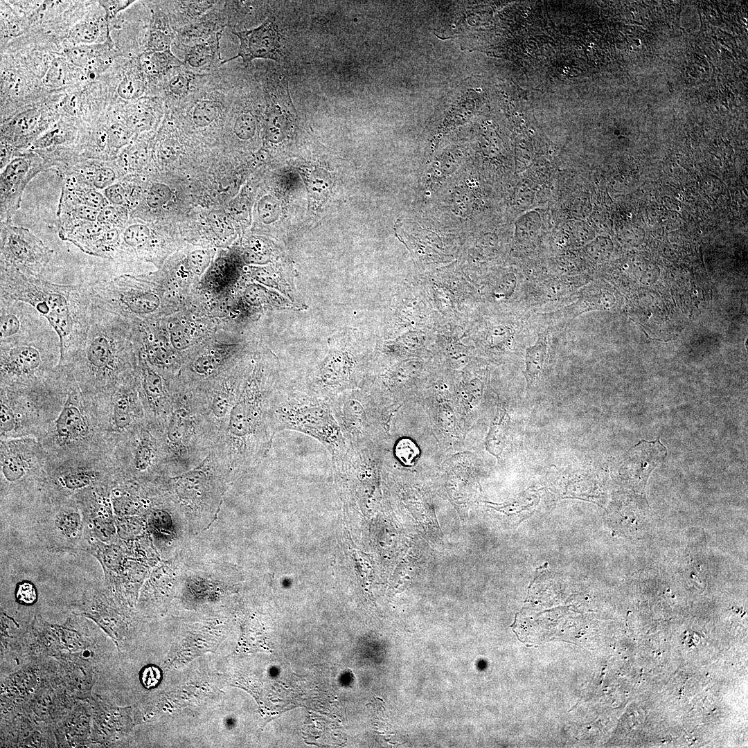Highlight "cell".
Returning <instances> with one entry per match:
<instances>
[{"label": "cell", "mask_w": 748, "mask_h": 748, "mask_svg": "<svg viewBox=\"0 0 748 748\" xmlns=\"http://www.w3.org/2000/svg\"><path fill=\"white\" fill-rule=\"evenodd\" d=\"M1 300L29 304L47 319L60 339V361L77 348L89 328L87 296L75 286L52 283L41 275L1 265Z\"/></svg>", "instance_id": "6da1fadb"}, {"label": "cell", "mask_w": 748, "mask_h": 748, "mask_svg": "<svg viewBox=\"0 0 748 748\" xmlns=\"http://www.w3.org/2000/svg\"><path fill=\"white\" fill-rule=\"evenodd\" d=\"M271 422L275 434L292 430L317 439L330 452L332 460L341 458L348 450L330 402L301 389L277 391Z\"/></svg>", "instance_id": "7a4b0ae2"}, {"label": "cell", "mask_w": 748, "mask_h": 748, "mask_svg": "<svg viewBox=\"0 0 748 748\" xmlns=\"http://www.w3.org/2000/svg\"><path fill=\"white\" fill-rule=\"evenodd\" d=\"M98 308V307H97ZM91 312L86 335L70 355L80 365L84 377L97 385H108L118 366L116 341L109 312L98 308ZM65 361V362H66Z\"/></svg>", "instance_id": "3957f363"}, {"label": "cell", "mask_w": 748, "mask_h": 748, "mask_svg": "<svg viewBox=\"0 0 748 748\" xmlns=\"http://www.w3.org/2000/svg\"><path fill=\"white\" fill-rule=\"evenodd\" d=\"M0 235L1 265L24 274L42 275L53 250L29 229L12 223H1Z\"/></svg>", "instance_id": "277c9868"}, {"label": "cell", "mask_w": 748, "mask_h": 748, "mask_svg": "<svg viewBox=\"0 0 748 748\" xmlns=\"http://www.w3.org/2000/svg\"><path fill=\"white\" fill-rule=\"evenodd\" d=\"M44 159L33 152H19L1 170V223H12L20 208L23 193L28 183L39 173L48 170Z\"/></svg>", "instance_id": "5b68a950"}, {"label": "cell", "mask_w": 748, "mask_h": 748, "mask_svg": "<svg viewBox=\"0 0 748 748\" xmlns=\"http://www.w3.org/2000/svg\"><path fill=\"white\" fill-rule=\"evenodd\" d=\"M58 235L85 253L109 258L120 245L121 230L98 221H72L59 225Z\"/></svg>", "instance_id": "8992f818"}, {"label": "cell", "mask_w": 748, "mask_h": 748, "mask_svg": "<svg viewBox=\"0 0 748 748\" xmlns=\"http://www.w3.org/2000/svg\"><path fill=\"white\" fill-rule=\"evenodd\" d=\"M40 350L31 343L1 342V381L30 384L44 371Z\"/></svg>", "instance_id": "52a82bcc"}, {"label": "cell", "mask_w": 748, "mask_h": 748, "mask_svg": "<svg viewBox=\"0 0 748 748\" xmlns=\"http://www.w3.org/2000/svg\"><path fill=\"white\" fill-rule=\"evenodd\" d=\"M233 33L239 39V48L235 56L223 60L222 66L238 57H241L244 64L260 58L276 62L281 60L282 37L272 18H267L256 28L233 31Z\"/></svg>", "instance_id": "ba28073f"}, {"label": "cell", "mask_w": 748, "mask_h": 748, "mask_svg": "<svg viewBox=\"0 0 748 748\" xmlns=\"http://www.w3.org/2000/svg\"><path fill=\"white\" fill-rule=\"evenodd\" d=\"M206 75L196 74L184 64L175 67L159 81L155 96L163 101L167 109L176 108L195 92Z\"/></svg>", "instance_id": "9c48e42d"}, {"label": "cell", "mask_w": 748, "mask_h": 748, "mask_svg": "<svg viewBox=\"0 0 748 748\" xmlns=\"http://www.w3.org/2000/svg\"><path fill=\"white\" fill-rule=\"evenodd\" d=\"M224 2L218 1L201 17L179 29L175 33L174 45L181 48L205 42L217 33H223L228 27Z\"/></svg>", "instance_id": "30bf717a"}, {"label": "cell", "mask_w": 748, "mask_h": 748, "mask_svg": "<svg viewBox=\"0 0 748 748\" xmlns=\"http://www.w3.org/2000/svg\"><path fill=\"white\" fill-rule=\"evenodd\" d=\"M54 431L62 445L78 443L89 434V424L84 411L75 399L69 395L55 423Z\"/></svg>", "instance_id": "8fae6325"}, {"label": "cell", "mask_w": 748, "mask_h": 748, "mask_svg": "<svg viewBox=\"0 0 748 748\" xmlns=\"http://www.w3.org/2000/svg\"><path fill=\"white\" fill-rule=\"evenodd\" d=\"M24 440H1L0 465L3 479L10 483L24 479L34 465V455Z\"/></svg>", "instance_id": "7c38bea8"}, {"label": "cell", "mask_w": 748, "mask_h": 748, "mask_svg": "<svg viewBox=\"0 0 748 748\" xmlns=\"http://www.w3.org/2000/svg\"><path fill=\"white\" fill-rule=\"evenodd\" d=\"M222 37V33H217L205 42L181 48L184 66L199 75L210 74L217 71L222 66L224 60L220 53Z\"/></svg>", "instance_id": "4fadbf2b"}, {"label": "cell", "mask_w": 748, "mask_h": 748, "mask_svg": "<svg viewBox=\"0 0 748 748\" xmlns=\"http://www.w3.org/2000/svg\"><path fill=\"white\" fill-rule=\"evenodd\" d=\"M165 114L166 105L160 98L142 97L127 106L123 122L134 134H141L152 130Z\"/></svg>", "instance_id": "5bb4252c"}, {"label": "cell", "mask_w": 748, "mask_h": 748, "mask_svg": "<svg viewBox=\"0 0 748 748\" xmlns=\"http://www.w3.org/2000/svg\"><path fill=\"white\" fill-rule=\"evenodd\" d=\"M176 33L211 10L218 1H160Z\"/></svg>", "instance_id": "9a60e30c"}, {"label": "cell", "mask_w": 748, "mask_h": 748, "mask_svg": "<svg viewBox=\"0 0 748 748\" xmlns=\"http://www.w3.org/2000/svg\"><path fill=\"white\" fill-rule=\"evenodd\" d=\"M137 61L148 82L152 84L154 89L172 69L184 64L183 61L176 57L171 50L164 52L143 51Z\"/></svg>", "instance_id": "2e32d148"}, {"label": "cell", "mask_w": 748, "mask_h": 748, "mask_svg": "<svg viewBox=\"0 0 748 748\" xmlns=\"http://www.w3.org/2000/svg\"><path fill=\"white\" fill-rule=\"evenodd\" d=\"M549 345V332L544 331L537 334V338L533 345L526 347L525 351L524 376L527 390H529L537 380L544 368Z\"/></svg>", "instance_id": "e0dca14e"}, {"label": "cell", "mask_w": 748, "mask_h": 748, "mask_svg": "<svg viewBox=\"0 0 748 748\" xmlns=\"http://www.w3.org/2000/svg\"><path fill=\"white\" fill-rule=\"evenodd\" d=\"M141 375V384L147 403L152 411L162 414L163 421L169 411L170 404L164 402L165 392L161 377L145 364Z\"/></svg>", "instance_id": "ac0fdd59"}, {"label": "cell", "mask_w": 748, "mask_h": 748, "mask_svg": "<svg viewBox=\"0 0 748 748\" xmlns=\"http://www.w3.org/2000/svg\"><path fill=\"white\" fill-rule=\"evenodd\" d=\"M148 80L139 63L127 71L117 87L118 96L125 100L134 101L145 94Z\"/></svg>", "instance_id": "d6986e66"}, {"label": "cell", "mask_w": 748, "mask_h": 748, "mask_svg": "<svg viewBox=\"0 0 748 748\" xmlns=\"http://www.w3.org/2000/svg\"><path fill=\"white\" fill-rule=\"evenodd\" d=\"M137 404L129 395L120 394L114 400L112 421L114 429L124 431L130 428L134 418Z\"/></svg>", "instance_id": "ffe728a7"}, {"label": "cell", "mask_w": 748, "mask_h": 748, "mask_svg": "<svg viewBox=\"0 0 748 748\" xmlns=\"http://www.w3.org/2000/svg\"><path fill=\"white\" fill-rule=\"evenodd\" d=\"M75 130L66 123L57 125L39 136L30 145L33 150H46L73 139Z\"/></svg>", "instance_id": "44dd1931"}, {"label": "cell", "mask_w": 748, "mask_h": 748, "mask_svg": "<svg viewBox=\"0 0 748 748\" xmlns=\"http://www.w3.org/2000/svg\"><path fill=\"white\" fill-rule=\"evenodd\" d=\"M206 474L205 472L197 468L184 474L178 480L177 486L180 494L185 497H199L206 487Z\"/></svg>", "instance_id": "7402d4cb"}, {"label": "cell", "mask_w": 748, "mask_h": 748, "mask_svg": "<svg viewBox=\"0 0 748 748\" xmlns=\"http://www.w3.org/2000/svg\"><path fill=\"white\" fill-rule=\"evenodd\" d=\"M55 527L62 536L75 538L80 533L82 528L80 514L75 510L61 512L55 519Z\"/></svg>", "instance_id": "603a6c76"}, {"label": "cell", "mask_w": 748, "mask_h": 748, "mask_svg": "<svg viewBox=\"0 0 748 748\" xmlns=\"http://www.w3.org/2000/svg\"><path fill=\"white\" fill-rule=\"evenodd\" d=\"M152 236L150 228L142 223H134L125 226L122 230L121 240L130 247H141L148 243Z\"/></svg>", "instance_id": "cb8c5ba5"}, {"label": "cell", "mask_w": 748, "mask_h": 748, "mask_svg": "<svg viewBox=\"0 0 748 748\" xmlns=\"http://www.w3.org/2000/svg\"><path fill=\"white\" fill-rule=\"evenodd\" d=\"M175 33L150 28L143 51L164 52L171 50L175 44Z\"/></svg>", "instance_id": "d4e9b609"}, {"label": "cell", "mask_w": 748, "mask_h": 748, "mask_svg": "<svg viewBox=\"0 0 748 748\" xmlns=\"http://www.w3.org/2000/svg\"><path fill=\"white\" fill-rule=\"evenodd\" d=\"M3 305L6 306L5 304ZM21 326V321L19 315L12 312V310H8V308L6 310L3 305H1V342L13 341L14 337L19 333Z\"/></svg>", "instance_id": "484cf974"}, {"label": "cell", "mask_w": 748, "mask_h": 748, "mask_svg": "<svg viewBox=\"0 0 748 748\" xmlns=\"http://www.w3.org/2000/svg\"><path fill=\"white\" fill-rule=\"evenodd\" d=\"M128 215L126 207L109 204L99 210L97 221L123 229L128 221Z\"/></svg>", "instance_id": "4316f807"}, {"label": "cell", "mask_w": 748, "mask_h": 748, "mask_svg": "<svg viewBox=\"0 0 748 748\" xmlns=\"http://www.w3.org/2000/svg\"><path fill=\"white\" fill-rule=\"evenodd\" d=\"M109 148L112 156L116 151L128 145L134 134L123 122H115L107 126Z\"/></svg>", "instance_id": "83f0119b"}, {"label": "cell", "mask_w": 748, "mask_h": 748, "mask_svg": "<svg viewBox=\"0 0 748 748\" xmlns=\"http://www.w3.org/2000/svg\"><path fill=\"white\" fill-rule=\"evenodd\" d=\"M95 474L91 471L76 469L66 472L60 479L62 486L69 490H78L91 484Z\"/></svg>", "instance_id": "f1b7e54d"}, {"label": "cell", "mask_w": 748, "mask_h": 748, "mask_svg": "<svg viewBox=\"0 0 748 748\" xmlns=\"http://www.w3.org/2000/svg\"><path fill=\"white\" fill-rule=\"evenodd\" d=\"M70 37L80 44H91L99 35L98 24L93 21H82L75 24L69 31Z\"/></svg>", "instance_id": "f546056e"}, {"label": "cell", "mask_w": 748, "mask_h": 748, "mask_svg": "<svg viewBox=\"0 0 748 748\" xmlns=\"http://www.w3.org/2000/svg\"><path fill=\"white\" fill-rule=\"evenodd\" d=\"M172 195V190L168 185L155 182L149 187L145 201L150 208L156 209L166 204L171 199Z\"/></svg>", "instance_id": "4dcf8cb0"}, {"label": "cell", "mask_w": 748, "mask_h": 748, "mask_svg": "<svg viewBox=\"0 0 748 748\" xmlns=\"http://www.w3.org/2000/svg\"><path fill=\"white\" fill-rule=\"evenodd\" d=\"M208 221L213 233L220 238H225L233 233L232 223L222 210L210 212Z\"/></svg>", "instance_id": "1f68e13d"}, {"label": "cell", "mask_w": 748, "mask_h": 748, "mask_svg": "<svg viewBox=\"0 0 748 748\" xmlns=\"http://www.w3.org/2000/svg\"><path fill=\"white\" fill-rule=\"evenodd\" d=\"M396 457L405 465L413 464L419 456V449L415 443L409 438L398 441L395 447Z\"/></svg>", "instance_id": "d6a6232c"}, {"label": "cell", "mask_w": 748, "mask_h": 748, "mask_svg": "<svg viewBox=\"0 0 748 748\" xmlns=\"http://www.w3.org/2000/svg\"><path fill=\"white\" fill-rule=\"evenodd\" d=\"M109 204L126 207L128 205V192L125 184L119 181L103 190Z\"/></svg>", "instance_id": "836d02e7"}, {"label": "cell", "mask_w": 748, "mask_h": 748, "mask_svg": "<svg viewBox=\"0 0 748 748\" xmlns=\"http://www.w3.org/2000/svg\"><path fill=\"white\" fill-rule=\"evenodd\" d=\"M66 81V69L61 60L53 61L44 78V83L51 87H61Z\"/></svg>", "instance_id": "e575fe53"}, {"label": "cell", "mask_w": 748, "mask_h": 748, "mask_svg": "<svg viewBox=\"0 0 748 748\" xmlns=\"http://www.w3.org/2000/svg\"><path fill=\"white\" fill-rule=\"evenodd\" d=\"M211 261L209 252L204 249L192 251L188 256V263L191 270L197 275H201L208 267Z\"/></svg>", "instance_id": "d590c367"}, {"label": "cell", "mask_w": 748, "mask_h": 748, "mask_svg": "<svg viewBox=\"0 0 748 748\" xmlns=\"http://www.w3.org/2000/svg\"><path fill=\"white\" fill-rule=\"evenodd\" d=\"M181 152V144L177 139L174 138H168L163 140L160 143L158 150L159 156L164 161L175 159Z\"/></svg>", "instance_id": "8d00e7d4"}, {"label": "cell", "mask_w": 748, "mask_h": 748, "mask_svg": "<svg viewBox=\"0 0 748 748\" xmlns=\"http://www.w3.org/2000/svg\"><path fill=\"white\" fill-rule=\"evenodd\" d=\"M17 600L24 605H32L37 600V591L33 584L28 581L19 582L15 591Z\"/></svg>", "instance_id": "74e56055"}, {"label": "cell", "mask_w": 748, "mask_h": 748, "mask_svg": "<svg viewBox=\"0 0 748 748\" xmlns=\"http://www.w3.org/2000/svg\"><path fill=\"white\" fill-rule=\"evenodd\" d=\"M170 341L177 350H184L191 344L190 332L186 328L175 326L170 331Z\"/></svg>", "instance_id": "f35d334b"}, {"label": "cell", "mask_w": 748, "mask_h": 748, "mask_svg": "<svg viewBox=\"0 0 748 748\" xmlns=\"http://www.w3.org/2000/svg\"><path fill=\"white\" fill-rule=\"evenodd\" d=\"M217 366L216 359L209 355H202L194 362V369L199 375H208L214 372Z\"/></svg>", "instance_id": "ab89813d"}, {"label": "cell", "mask_w": 748, "mask_h": 748, "mask_svg": "<svg viewBox=\"0 0 748 748\" xmlns=\"http://www.w3.org/2000/svg\"><path fill=\"white\" fill-rule=\"evenodd\" d=\"M135 1H99L98 3L105 9L107 18L110 19L118 12L129 7Z\"/></svg>", "instance_id": "60d3db41"}, {"label": "cell", "mask_w": 748, "mask_h": 748, "mask_svg": "<svg viewBox=\"0 0 748 748\" xmlns=\"http://www.w3.org/2000/svg\"><path fill=\"white\" fill-rule=\"evenodd\" d=\"M517 278L513 274L506 275L497 287L496 292L505 298L510 297L515 292Z\"/></svg>", "instance_id": "b9f144b4"}, {"label": "cell", "mask_w": 748, "mask_h": 748, "mask_svg": "<svg viewBox=\"0 0 748 748\" xmlns=\"http://www.w3.org/2000/svg\"><path fill=\"white\" fill-rule=\"evenodd\" d=\"M160 671L154 666L145 668L141 673V682L148 688L154 687L160 679Z\"/></svg>", "instance_id": "7bdbcfd3"}, {"label": "cell", "mask_w": 748, "mask_h": 748, "mask_svg": "<svg viewBox=\"0 0 748 748\" xmlns=\"http://www.w3.org/2000/svg\"><path fill=\"white\" fill-rule=\"evenodd\" d=\"M18 153L13 146L1 141L0 170L3 169Z\"/></svg>", "instance_id": "ee69618b"}]
</instances>
